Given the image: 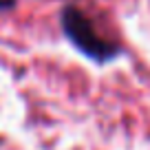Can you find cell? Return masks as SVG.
I'll list each match as a JSON object with an SVG mask.
<instances>
[{
    "label": "cell",
    "mask_w": 150,
    "mask_h": 150,
    "mask_svg": "<svg viewBox=\"0 0 150 150\" xmlns=\"http://www.w3.org/2000/svg\"><path fill=\"white\" fill-rule=\"evenodd\" d=\"M60 24L64 35L71 40V44L82 55H86L88 60L97 62V64H106L122 53V47L108 38H104L97 31L95 22L75 5H66L60 11Z\"/></svg>",
    "instance_id": "obj_1"
},
{
    "label": "cell",
    "mask_w": 150,
    "mask_h": 150,
    "mask_svg": "<svg viewBox=\"0 0 150 150\" xmlns=\"http://www.w3.org/2000/svg\"><path fill=\"white\" fill-rule=\"evenodd\" d=\"M16 2H18V0H0V11H9V9H13Z\"/></svg>",
    "instance_id": "obj_2"
}]
</instances>
